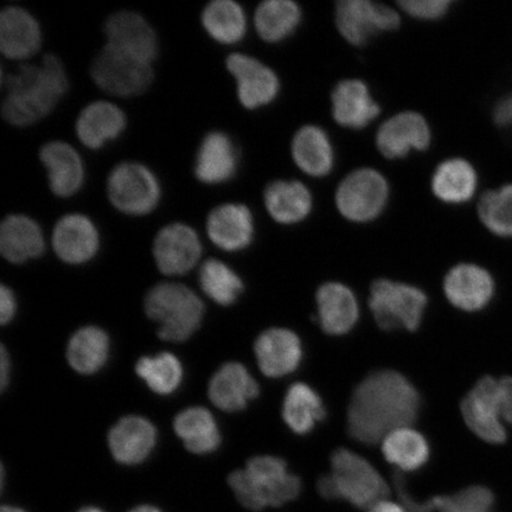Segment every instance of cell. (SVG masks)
<instances>
[{
  "mask_svg": "<svg viewBox=\"0 0 512 512\" xmlns=\"http://www.w3.org/2000/svg\"><path fill=\"white\" fill-rule=\"evenodd\" d=\"M420 407L418 390L407 377L394 370L375 371L351 396L349 435L364 445L380 443L389 433L414 424Z\"/></svg>",
  "mask_w": 512,
  "mask_h": 512,
  "instance_id": "cell-1",
  "label": "cell"
},
{
  "mask_svg": "<svg viewBox=\"0 0 512 512\" xmlns=\"http://www.w3.org/2000/svg\"><path fill=\"white\" fill-rule=\"evenodd\" d=\"M3 85V119L12 126L28 127L55 110L68 93L69 80L60 57L47 54L40 64H24L3 78Z\"/></svg>",
  "mask_w": 512,
  "mask_h": 512,
  "instance_id": "cell-2",
  "label": "cell"
},
{
  "mask_svg": "<svg viewBox=\"0 0 512 512\" xmlns=\"http://www.w3.org/2000/svg\"><path fill=\"white\" fill-rule=\"evenodd\" d=\"M228 484L243 507L253 511L283 507L302 492V480L288 471L285 460L272 456L249 459L245 470L230 473Z\"/></svg>",
  "mask_w": 512,
  "mask_h": 512,
  "instance_id": "cell-3",
  "label": "cell"
},
{
  "mask_svg": "<svg viewBox=\"0 0 512 512\" xmlns=\"http://www.w3.org/2000/svg\"><path fill=\"white\" fill-rule=\"evenodd\" d=\"M318 491L326 499H344L358 509H370L389 495L386 480L373 464L347 448L332 453L331 472L319 479Z\"/></svg>",
  "mask_w": 512,
  "mask_h": 512,
  "instance_id": "cell-4",
  "label": "cell"
},
{
  "mask_svg": "<svg viewBox=\"0 0 512 512\" xmlns=\"http://www.w3.org/2000/svg\"><path fill=\"white\" fill-rule=\"evenodd\" d=\"M145 312L158 324L160 338L169 342H185L200 329L204 305L189 287L164 283L147 293Z\"/></svg>",
  "mask_w": 512,
  "mask_h": 512,
  "instance_id": "cell-5",
  "label": "cell"
},
{
  "mask_svg": "<svg viewBox=\"0 0 512 512\" xmlns=\"http://www.w3.org/2000/svg\"><path fill=\"white\" fill-rule=\"evenodd\" d=\"M466 425L489 444H503L507 431L503 422L512 424L511 377L485 376L480 379L462 402Z\"/></svg>",
  "mask_w": 512,
  "mask_h": 512,
  "instance_id": "cell-6",
  "label": "cell"
},
{
  "mask_svg": "<svg viewBox=\"0 0 512 512\" xmlns=\"http://www.w3.org/2000/svg\"><path fill=\"white\" fill-rule=\"evenodd\" d=\"M106 189L112 206L128 216L149 215L162 200L155 172L138 162L115 165L107 177Z\"/></svg>",
  "mask_w": 512,
  "mask_h": 512,
  "instance_id": "cell-7",
  "label": "cell"
},
{
  "mask_svg": "<svg viewBox=\"0 0 512 512\" xmlns=\"http://www.w3.org/2000/svg\"><path fill=\"white\" fill-rule=\"evenodd\" d=\"M369 306L381 329L415 331L424 317L427 297L418 287L380 279L371 285Z\"/></svg>",
  "mask_w": 512,
  "mask_h": 512,
  "instance_id": "cell-8",
  "label": "cell"
},
{
  "mask_svg": "<svg viewBox=\"0 0 512 512\" xmlns=\"http://www.w3.org/2000/svg\"><path fill=\"white\" fill-rule=\"evenodd\" d=\"M91 76L101 91L119 98H134L150 88L155 73L152 64L106 44L94 57Z\"/></svg>",
  "mask_w": 512,
  "mask_h": 512,
  "instance_id": "cell-9",
  "label": "cell"
},
{
  "mask_svg": "<svg viewBox=\"0 0 512 512\" xmlns=\"http://www.w3.org/2000/svg\"><path fill=\"white\" fill-rule=\"evenodd\" d=\"M389 184L381 172L358 169L345 177L336 191V206L351 222L367 223L377 219L386 209Z\"/></svg>",
  "mask_w": 512,
  "mask_h": 512,
  "instance_id": "cell-10",
  "label": "cell"
},
{
  "mask_svg": "<svg viewBox=\"0 0 512 512\" xmlns=\"http://www.w3.org/2000/svg\"><path fill=\"white\" fill-rule=\"evenodd\" d=\"M336 24L344 40L363 46L370 37L400 27L398 12L370 0H342L336 8Z\"/></svg>",
  "mask_w": 512,
  "mask_h": 512,
  "instance_id": "cell-11",
  "label": "cell"
},
{
  "mask_svg": "<svg viewBox=\"0 0 512 512\" xmlns=\"http://www.w3.org/2000/svg\"><path fill=\"white\" fill-rule=\"evenodd\" d=\"M226 67L232 74L240 104L247 110H259L272 104L280 91V81L274 70L253 56L230 54Z\"/></svg>",
  "mask_w": 512,
  "mask_h": 512,
  "instance_id": "cell-12",
  "label": "cell"
},
{
  "mask_svg": "<svg viewBox=\"0 0 512 512\" xmlns=\"http://www.w3.org/2000/svg\"><path fill=\"white\" fill-rule=\"evenodd\" d=\"M203 248L200 236L188 224L175 222L159 230L153 241V256L165 275H183L200 261Z\"/></svg>",
  "mask_w": 512,
  "mask_h": 512,
  "instance_id": "cell-13",
  "label": "cell"
},
{
  "mask_svg": "<svg viewBox=\"0 0 512 512\" xmlns=\"http://www.w3.org/2000/svg\"><path fill=\"white\" fill-rule=\"evenodd\" d=\"M107 46L152 64L159 53L156 31L146 19L134 11H118L105 23Z\"/></svg>",
  "mask_w": 512,
  "mask_h": 512,
  "instance_id": "cell-14",
  "label": "cell"
},
{
  "mask_svg": "<svg viewBox=\"0 0 512 512\" xmlns=\"http://www.w3.org/2000/svg\"><path fill=\"white\" fill-rule=\"evenodd\" d=\"M432 142L427 120L416 112H402L384 121L376 134V146L388 159L405 158L412 152L425 151Z\"/></svg>",
  "mask_w": 512,
  "mask_h": 512,
  "instance_id": "cell-15",
  "label": "cell"
},
{
  "mask_svg": "<svg viewBox=\"0 0 512 512\" xmlns=\"http://www.w3.org/2000/svg\"><path fill=\"white\" fill-rule=\"evenodd\" d=\"M51 246L57 258L66 264H86L99 251V230L88 216L67 214L56 222L51 234Z\"/></svg>",
  "mask_w": 512,
  "mask_h": 512,
  "instance_id": "cell-16",
  "label": "cell"
},
{
  "mask_svg": "<svg viewBox=\"0 0 512 512\" xmlns=\"http://www.w3.org/2000/svg\"><path fill=\"white\" fill-rule=\"evenodd\" d=\"M254 352L261 373L272 379L294 373L303 360L302 341L296 332L283 328L262 332Z\"/></svg>",
  "mask_w": 512,
  "mask_h": 512,
  "instance_id": "cell-17",
  "label": "cell"
},
{
  "mask_svg": "<svg viewBox=\"0 0 512 512\" xmlns=\"http://www.w3.org/2000/svg\"><path fill=\"white\" fill-rule=\"evenodd\" d=\"M207 234L216 247L239 252L251 246L255 223L251 209L241 203H224L210 211Z\"/></svg>",
  "mask_w": 512,
  "mask_h": 512,
  "instance_id": "cell-18",
  "label": "cell"
},
{
  "mask_svg": "<svg viewBox=\"0 0 512 512\" xmlns=\"http://www.w3.org/2000/svg\"><path fill=\"white\" fill-rule=\"evenodd\" d=\"M40 160L47 171L49 188L56 197L78 194L85 184V164L74 147L62 140H53L41 147Z\"/></svg>",
  "mask_w": 512,
  "mask_h": 512,
  "instance_id": "cell-19",
  "label": "cell"
},
{
  "mask_svg": "<svg viewBox=\"0 0 512 512\" xmlns=\"http://www.w3.org/2000/svg\"><path fill=\"white\" fill-rule=\"evenodd\" d=\"M239 168V151L233 139L222 131L203 138L195 159V176L203 184L219 185L233 179Z\"/></svg>",
  "mask_w": 512,
  "mask_h": 512,
  "instance_id": "cell-20",
  "label": "cell"
},
{
  "mask_svg": "<svg viewBox=\"0 0 512 512\" xmlns=\"http://www.w3.org/2000/svg\"><path fill=\"white\" fill-rule=\"evenodd\" d=\"M42 46V29L29 11L8 6L0 14V51L12 61L28 60Z\"/></svg>",
  "mask_w": 512,
  "mask_h": 512,
  "instance_id": "cell-21",
  "label": "cell"
},
{
  "mask_svg": "<svg viewBox=\"0 0 512 512\" xmlns=\"http://www.w3.org/2000/svg\"><path fill=\"white\" fill-rule=\"evenodd\" d=\"M444 290L448 302L458 309L475 312L484 309L495 293L490 273L477 265L454 266L447 273Z\"/></svg>",
  "mask_w": 512,
  "mask_h": 512,
  "instance_id": "cell-22",
  "label": "cell"
},
{
  "mask_svg": "<svg viewBox=\"0 0 512 512\" xmlns=\"http://www.w3.org/2000/svg\"><path fill=\"white\" fill-rule=\"evenodd\" d=\"M157 443V430L142 416H125L108 433L112 456L123 465H138L149 458Z\"/></svg>",
  "mask_w": 512,
  "mask_h": 512,
  "instance_id": "cell-23",
  "label": "cell"
},
{
  "mask_svg": "<svg viewBox=\"0 0 512 512\" xmlns=\"http://www.w3.org/2000/svg\"><path fill=\"white\" fill-rule=\"evenodd\" d=\"M259 384L239 362H228L216 371L209 382L208 395L223 412H240L258 398Z\"/></svg>",
  "mask_w": 512,
  "mask_h": 512,
  "instance_id": "cell-24",
  "label": "cell"
},
{
  "mask_svg": "<svg viewBox=\"0 0 512 512\" xmlns=\"http://www.w3.org/2000/svg\"><path fill=\"white\" fill-rule=\"evenodd\" d=\"M127 126L126 114L113 102H91L80 112L75 131L80 142L91 150H100L117 140Z\"/></svg>",
  "mask_w": 512,
  "mask_h": 512,
  "instance_id": "cell-25",
  "label": "cell"
},
{
  "mask_svg": "<svg viewBox=\"0 0 512 512\" xmlns=\"http://www.w3.org/2000/svg\"><path fill=\"white\" fill-rule=\"evenodd\" d=\"M46 249L43 230L32 217L6 216L0 226V253L11 264L21 265L42 256Z\"/></svg>",
  "mask_w": 512,
  "mask_h": 512,
  "instance_id": "cell-26",
  "label": "cell"
},
{
  "mask_svg": "<svg viewBox=\"0 0 512 512\" xmlns=\"http://www.w3.org/2000/svg\"><path fill=\"white\" fill-rule=\"evenodd\" d=\"M332 115L338 125L361 130L379 117L380 106L361 80L339 82L332 91Z\"/></svg>",
  "mask_w": 512,
  "mask_h": 512,
  "instance_id": "cell-27",
  "label": "cell"
},
{
  "mask_svg": "<svg viewBox=\"0 0 512 512\" xmlns=\"http://www.w3.org/2000/svg\"><path fill=\"white\" fill-rule=\"evenodd\" d=\"M318 322L320 328L331 336L348 334L360 318L355 293L348 286L328 283L317 292Z\"/></svg>",
  "mask_w": 512,
  "mask_h": 512,
  "instance_id": "cell-28",
  "label": "cell"
},
{
  "mask_svg": "<svg viewBox=\"0 0 512 512\" xmlns=\"http://www.w3.org/2000/svg\"><path fill=\"white\" fill-rule=\"evenodd\" d=\"M292 157L298 168L311 177L328 176L334 169V146L329 134L316 125H306L296 133Z\"/></svg>",
  "mask_w": 512,
  "mask_h": 512,
  "instance_id": "cell-29",
  "label": "cell"
},
{
  "mask_svg": "<svg viewBox=\"0 0 512 512\" xmlns=\"http://www.w3.org/2000/svg\"><path fill=\"white\" fill-rule=\"evenodd\" d=\"M264 201L272 219L286 226L304 221L313 207L310 190L298 181H275L268 184Z\"/></svg>",
  "mask_w": 512,
  "mask_h": 512,
  "instance_id": "cell-30",
  "label": "cell"
},
{
  "mask_svg": "<svg viewBox=\"0 0 512 512\" xmlns=\"http://www.w3.org/2000/svg\"><path fill=\"white\" fill-rule=\"evenodd\" d=\"M174 428L185 448L194 454H209L221 445V433L214 415L204 407H190L176 416Z\"/></svg>",
  "mask_w": 512,
  "mask_h": 512,
  "instance_id": "cell-31",
  "label": "cell"
},
{
  "mask_svg": "<svg viewBox=\"0 0 512 512\" xmlns=\"http://www.w3.org/2000/svg\"><path fill=\"white\" fill-rule=\"evenodd\" d=\"M475 168L465 159H447L435 169L431 187L435 197L447 204L470 201L477 189Z\"/></svg>",
  "mask_w": 512,
  "mask_h": 512,
  "instance_id": "cell-32",
  "label": "cell"
},
{
  "mask_svg": "<svg viewBox=\"0 0 512 512\" xmlns=\"http://www.w3.org/2000/svg\"><path fill=\"white\" fill-rule=\"evenodd\" d=\"M110 355V338L98 326H85L70 338L67 360L76 373L93 375L104 368Z\"/></svg>",
  "mask_w": 512,
  "mask_h": 512,
  "instance_id": "cell-33",
  "label": "cell"
},
{
  "mask_svg": "<svg viewBox=\"0 0 512 512\" xmlns=\"http://www.w3.org/2000/svg\"><path fill=\"white\" fill-rule=\"evenodd\" d=\"M201 22L209 37L223 46L239 43L246 36L245 10L234 0L210 2L202 11Z\"/></svg>",
  "mask_w": 512,
  "mask_h": 512,
  "instance_id": "cell-34",
  "label": "cell"
},
{
  "mask_svg": "<svg viewBox=\"0 0 512 512\" xmlns=\"http://www.w3.org/2000/svg\"><path fill=\"white\" fill-rule=\"evenodd\" d=\"M302 16V9L292 0H266L255 10L254 25L261 40L279 43L297 30Z\"/></svg>",
  "mask_w": 512,
  "mask_h": 512,
  "instance_id": "cell-35",
  "label": "cell"
},
{
  "mask_svg": "<svg viewBox=\"0 0 512 512\" xmlns=\"http://www.w3.org/2000/svg\"><path fill=\"white\" fill-rule=\"evenodd\" d=\"M322 398L305 383H296L287 390L283 405V418L292 432L309 434L325 419Z\"/></svg>",
  "mask_w": 512,
  "mask_h": 512,
  "instance_id": "cell-36",
  "label": "cell"
},
{
  "mask_svg": "<svg viewBox=\"0 0 512 512\" xmlns=\"http://www.w3.org/2000/svg\"><path fill=\"white\" fill-rule=\"evenodd\" d=\"M382 452L388 463L403 472L418 471L430 459L426 438L411 426L389 433L382 440Z\"/></svg>",
  "mask_w": 512,
  "mask_h": 512,
  "instance_id": "cell-37",
  "label": "cell"
},
{
  "mask_svg": "<svg viewBox=\"0 0 512 512\" xmlns=\"http://www.w3.org/2000/svg\"><path fill=\"white\" fill-rule=\"evenodd\" d=\"M136 373L152 392L159 395L176 392L183 380L182 363L170 352L140 358Z\"/></svg>",
  "mask_w": 512,
  "mask_h": 512,
  "instance_id": "cell-38",
  "label": "cell"
},
{
  "mask_svg": "<svg viewBox=\"0 0 512 512\" xmlns=\"http://www.w3.org/2000/svg\"><path fill=\"white\" fill-rule=\"evenodd\" d=\"M200 285L216 304L233 305L241 296L243 283L232 268L217 259L204 261L200 268Z\"/></svg>",
  "mask_w": 512,
  "mask_h": 512,
  "instance_id": "cell-39",
  "label": "cell"
},
{
  "mask_svg": "<svg viewBox=\"0 0 512 512\" xmlns=\"http://www.w3.org/2000/svg\"><path fill=\"white\" fill-rule=\"evenodd\" d=\"M478 214L490 232L512 238V185L486 192L480 198Z\"/></svg>",
  "mask_w": 512,
  "mask_h": 512,
  "instance_id": "cell-40",
  "label": "cell"
},
{
  "mask_svg": "<svg viewBox=\"0 0 512 512\" xmlns=\"http://www.w3.org/2000/svg\"><path fill=\"white\" fill-rule=\"evenodd\" d=\"M439 512H492L494 494L484 486L476 485L451 496L434 497Z\"/></svg>",
  "mask_w": 512,
  "mask_h": 512,
  "instance_id": "cell-41",
  "label": "cell"
},
{
  "mask_svg": "<svg viewBox=\"0 0 512 512\" xmlns=\"http://www.w3.org/2000/svg\"><path fill=\"white\" fill-rule=\"evenodd\" d=\"M450 0H403L400 8L414 18L434 21L447 14L451 6Z\"/></svg>",
  "mask_w": 512,
  "mask_h": 512,
  "instance_id": "cell-42",
  "label": "cell"
},
{
  "mask_svg": "<svg viewBox=\"0 0 512 512\" xmlns=\"http://www.w3.org/2000/svg\"><path fill=\"white\" fill-rule=\"evenodd\" d=\"M17 311V302L14 292L8 286L0 287V322L3 325L11 322Z\"/></svg>",
  "mask_w": 512,
  "mask_h": 512,
  "instance_id": "cell-43",
  "label": "cell"
},
{
  "mask_svg": "<svg viewBox=\"0 0 512 512\" xmlns=\"http://www.w3.org/2000/svg\"><path fill=\"white\" fill-rule=\"evenodd\" d=\"M494 119L499 126H512V95L499 102L494 111Z\"/></svg>",
  "mask_w": 512,
  "mask_h": 512,
  "instance_id": "cell-44",
  "label": "cell"
},
{
  "mask_svg": "<svg viewBox=\"0 0 512 512\" xmlns=\"http://www.w3.org/2000/svg\"><path fill=\"white\" fill-rule=\"evenodd\" d=\"M0 382H2V389L5 390L8 387L10 380V360L8 352L2 347V356H0Z\"/></svg>",
  "mask_w": 512,
  "mask_h": 512,
  "instance_id": "cell-45",
  "label": "cell"
},
{
  "mask_svg": "<svg viewBox=\"0 0 512 512\" xmlns=\"http://www.w3.org/2000/svg\"><path fill=\"white\" fill-rule=\"evenodd\" d=\"M369 512H407L406 509L400 507L399 504L382 501L369 509Z\"/></svg>",
  "mask_w": 512,
  "mask_h": 512,
  "instance_id": "cell-46",
  "label": "cell"
},
{
  "mask_svg": "<svg viewBox=\"0 0 512 512\" xmlns=\"http://www.w3.org/2000/svg\"><path fill=\"white\" fill-rule=\"evenodd\" d=\"M130 512H162L156 507H152V505L145 504V505H139V507L134 508Z\"/></svg>",
  "mask_w": 512,
  "mask_h": 512,
  "instance_id": "cell-47",
  "label": "cell"
},
{
  "mask_svg": "<svg viewBox=\"0 0 512 512\" xmlns=\"http://www.w3.org/2000/svg\"><path fill=\"white\" fill-rule=\"evenodd\" d=\"M0 512H25L22 509L16 508V507H10V505H4L2 510Z\"/></svg>",
  "mask_w": 512,
  "mask_h": 512,
  "instance_id": "cell-48",
  "label": "cell"
},
{
  "mask_svg": "<svg viewBox=\"0 0 512 512\" xmlns=\"http://www.w3.org/2000/svg\"><path fill=\"white\" fill-rule=\"evenodd\" d=\"M78 512H104L98 508H95V507H87V508H83L81 509L80 511Z\"/></svg>",
  "mask_w": 512,
  "mask_h": 512,
  "instance_id": "cell-49",
  "label": "cell"
}]
</instances>
